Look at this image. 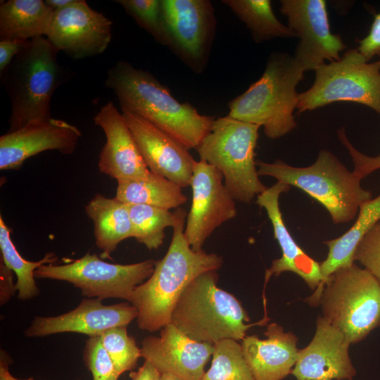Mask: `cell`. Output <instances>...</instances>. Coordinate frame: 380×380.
Segmentation results:
<instances>
[{"mask_svg":"<svg viewBox=\"0 0 380 380\" xmlns=\"http://www.w3.org/2000/svg\"><path fill=\"white\" fill-rule=\"evenodd\" d=\"M105 84L122 110L145 119L189 150L197 148L215 120L190 103L179 102L153 75L125 61L110 68Z\"/></svg>","mask_w":380,"mask_h":380,"instance_id":"1","label":"cell"},{"mask_svg":"<svg viewBox=\"0 0 380 380\" xmlns=\"http://www.w3.org/2000/svg\"><path fill=\"white\" fill-rule=\"evenodd\" d=\"M170 244L164 257L155 261L151 277L137 286L130 303L138 312V327L155 332L171 323L172 311L187 285L201 274L219 270L222 256L201 250L194 251L187 242L184 226L186 213L178 208Z\"/></svg>","mask_w":380,"mask_h":380,"instance_id":"2","label":"cell"},{"mask_svg":"<svg viewBox=\"0 0 380 380\" xmlns=\"http://www.w3.org/2000/svg\"><path fill=\"white\" fill-rule=\"evenodd\" d=\"M217 281V270L203 272L193 279L177 302L171 323L191 339L214 345L226 339L241 341L249 328L270 321L263 317L249 323L241 303L219 288Z\"/></svg>","mask_w":380,"mask_h":380,"instance_id":"3","label":"cell"},{"mask_svg":"<svg viewBox=\"0 0 380 380\" xmlns=\"http://www.w3.org/2000/svg\"><path fill=\"white\" fill-rule=\"evenodd\" d=\"M305 72L293 56L272 53L261 77L229 102L228 115L263 127L270 139L282 137L297 126L293 116L298 103L296 87Z\"/></svg>","mask_w":380,"mask_h":380,"instance_id":"4","label":"cell"},{"mask_svg":"<svg viewBox=\"0 0 380 380\" xmlns=\"http://www.w3.org/2000/svg\"><path fill=\"white\" fill-rule=\"evenodd\" d=\"M58 52L44 36L29 40L1 75L11 103L8 132L51 118L50 101L61 74Z\"/></svg>","mask_w":380,"mask_h":380,"instance_id":"5","label":"cell"},{"mask_svg":"<svg viewBox=\"0 0 380 380\" xmlns=\"http://www.w3.org/2000/svg\"><path fill=\"white\" fill-rule=\"evenodd\" d=\"M259 176H270L296 186L321 203L335 224L353 220L360 205L372 198V193L360 185L361 178L350 172L336 156L319 151L315 162L303 167L281 161H256Z\"/></svg>","mask_w":380,"mask_h":380,"instance_id":"6","label":"cell"},{"mask_svg":"<svg viewBox=\"0 0 380 380\" xmlns=\"http://www.w3.org/2000/svg\"><path fill=\"white\" fill-rule=\"evenodd\" d=\"M260 127L229 115L218 118L196 149L200 160L221 172L235 201L248 203L267 189L259 179L255 160Z\"/></svg>","mask_w":380,"mask_h":380,"instance_id":"7","label":"cell"},{"mask_svg":"<svg viewBox=\"0 0 380 380\" xmlns=\"http://www.w3.org/2000/svg\"><path fill=\"white\" fill-rule=\"evenodd\" d=\"M319 305L321 316L351 344L362 341L380 326V284L355 263L329 276Z\"/></svg>","mask_w":380,"mask_h":380,"instance_id":"8","label":"cell"},{"mask_svg":"<svg viewBox=\"0 0 380 380\" xmlns=\"http://www.w3.org/2000/svg\"><path fill=\"white\" fill-rule=\"evenodd\" d=\"M315 72L312 86L299 93L298 113L334 102L350 101L367 106L380 114L379 61L370 62L357 49H351L340 60L324 63Z\"/></svg>","mask_w":380,"mask_h":380,"instance_id":"9","label":"cell"},{"mask_svg":"<svg viewBox=\"0 0 380 380\" xmlns=\"http://www.w3.org/2000/svg\"><path fill=\"white\" fill-rule=\"evenodd\" d=\"M155 261L148 259L132 264L110 263L88 252L63 265H43L35 270L34 277L67 281L79 289L86 298H120L129 302L136 287L153 272Z\"/></svg>","mask_w":380,"mask_h":380,"instance_id":"10","label":"cell"},{"mask_svg":"<svg viewBox=\"0 0 380 380\" xmlns=\"http://www.w3.org/2000/svg\"><path fill=\"white\" fill-rule=\"evenodd\" d=\"M167 46L193 72L206 68L217 20L209 0H162Z\"/></svg>","mask_w":380,"mask_h":380,"instance_id":"11","label":"cell"},{"mask_svg":"<svg viewBox=\"0 0 380 380\" xmlns=\"http://www.w3.org/2000/svg\"><path fill=\"white\" fill-rule=\"evenodd\" d=\"M280 4L288 27L299 39L293 56L305 71L340 60L346 45L331 32L324 0H281Z\"/></svg>","mask_w":380,"mask_h":380,"instance_id":"12","label":"cell"},{"mask_svg":"<svg viewBox=\"0 0 380 380\" xmlns=\"http://www.w3.org/2000/svg\"><path fill=\"white\" fill-rule=\"evenodd\" d=\"M223 175L213 165L195 161L190 182L192 201L184 229L194 251H200L206 239L225 222L234 218L235 200L223 183Z\"/></svg>","mask_w":380,"mask_h":380,"instance_id":"13","label":"cell"},{"mask_svg":"<svg viewBox=\"0 0 380 380\" xmlns=\"http://www.w3.org/2000/svg\"><path fill=\"white\" fill-rule=\"evenodd\" d=\"M112 22L84 0L54 11L46 37L58 51L80 59L103 53L110 42Z\"/></svg>","mask_w":380,"mask_h":380,"instance_id":"14","label":"cell"},{"mask_svg":"<svg viewBox=\"0 0 380 380\" xmlns=\"http://www.w3.org/2000/svg\"><path fill=\"white\" fill-rule=\"evenodd\" d=\"M137 315V310L129 302L106 305L101 299L84 297L68 312L54 317H34L24 334L28 338L66 332L99 336L109 329L127 327Z\"/></svg>","mask_w":380,"mask_h":380,"instance_id":"15","label":"cell"},{"mask_svg":"<svg viewBox=\"0 0 380 380\" xmlns=\"http://www.w3.org/2000/svg\"><path fill=\"white\" fill-rule=\"evenodd\" d=\"M350 343L321 315L314 336L299 349L291 374L296 380H353L357 374L350 355Z\"/></svg>","mask_w":380,"mask_h":380,"instance_id":"16","label":"cell"},{"mask_svg":"<svg viewBox=\"0 0 380 380\" xmlns=\"http://www.w3.org/2000/svg\"><path fill=\"white\" fill-rule=\"evenodd\" d=\"M122 115L149 170L181 187L190 186L196 160L189 149L139 115L125 110Z\"/></svg>","mask_w":380,"mask_h":380,"instance_id":"17","label":"cell"},{"mask_svg":"<svg viewBox=\"0 0 380 380\" xmlns=\"http://www.w3.org/2000/svg\"><path fill=\"white\" fill-rule=\"evenodd\" d=\"M214 351V345L194 341L172 323L163 327L158 336L141 342V357L161 374L171 373L182 380H200Z\"/></svg>","mask_w":380,"mask_h":380,"instance_id":"18","label":"cell"},{"mask_svg":"<svg viewBox=\"0 0 380 380\" xmlns=\"http://www.w3.org/2000/svg\"><path fill=\"white\" fill-rule=\"evenodd\" d=\"M81 137L77 127L52 118L8 132L0 137V170H18L27 159L45 151L70 155Z\"/></svg>","mask_w":380,"mask_h":380,"instance_id":"19","label":"cell"},{"mask_svg":"<svg viewBox=\"0 0 380 380\" xmlns=\"http://www.w3.org/2000/svg\"><path fill=\"white\" fill-rule=\"evenodd\" d=\"M106 138L99 158V171L117 181L146 178L148 168L122 113L112 102L104 105L94 118Z\"/></svg>","mask_w":380,"mask_h":380,"instance_id":"20","label":"cell"},{"mask_svg":"<svg viewBox=\"0 0 380 380\" xmlns=\"http://www.w3.org/2000/svg\"><path fill=\"white\" fill-rule=\"evenodd\" d=\"M291 186L281 182L267 188L257 196L256 203L265 209L272 223L274 239H277L281 256L272 262L265 274L262 291L264 311H266V285L272 276H279L284 272H292L300 277L308 287L315 291L322 281L319 262L308 255L294 241L283 220L279 208L280 194L288 191Z\"/></svg>","mask_w":380,"mask_h":380,"instance_id":"21","label":"cell"},{"mask_svg":"<svg viewBox=\"0 0 380 380\" xmlns=\"http://www.w3.org/2000/svg\"><path fill=\"white\" fill-rule=\"evenodd\" d=\"M264 335L265 339L246 335L241 341L245 360L255 380H283L296 363L298 338L276 322L267 326Z\"/></svg>","mask_w":380,"mask_h":380,"instance_id":"22","label":"cell"},{"mask_svg":"<svg viewBox=\"0 0 380 380\" xmlns=\"http://www.w3.org/2000/svg\"><path fill=\"white\" fill-rule=\"evenodd\" d=\"M380 221V194L363 202L353 226L341 236L324 241L329 248L327 258L319 262L322 281L313 293L305 299L311 306L319 305L320 296L329 276L341 267L352 265L355 250L365 236Z\"/></svg>","mask_w":380,"mask_h":380,"instance_id":"23","label":"cell"},{"mask_svg":"<svg viewBox=\"0 0 380 380\" xmlns=\"http://www.w3.org/2000/svg\"><path fill=\"white\" fill-rule=\"evenodd\" d=\"M84 209L93 222L95 242L102 251L101 258H110L121 241L133 237L127 205L115 197L108 198L96 194Z\"/></svg>","mask_w":380,"mask_h":380,"instance_id":"24","label":"cell"},{"mask_svg":"<svg viewBox=\"0 0 380 380\" xmlns=\"http://www.w3.org/2000/svg\"><path fill=\"white\" fill-rule=\"evenodd\" d=\"M54 10L42 0H9L0 6V40L46 36Z\"/></svg>","mask_w":380,"mask_h":380,"instance_id":"25","label":"cell"},{"mask_svg":"<svg viewBox=\"0 0 380 380\" xmlns=\"http://www.w3.org/2000/svg\"><path fill=\"white\" fill-rule=\"evenodd\" d=\"M117 182L115 197L128 205H147L170 210L180 208L187 201L182 187L152 172L144 179Z\"/></svg>","mask_w":380,"mask_h":380,"instance_id":"26","label":"cell"},{"mask_svg":"<svg viewBox=\"0 0 380 380\" xmlns=\"http://www.w3.org/2000/svg\"><path fill=\"white\" fill-rule=\"evenodd\" d=\"M222 2L246 25L256 43L275 38L296 37L288 25L277 18L270 0H223Z\"/></svg>","mask_w":380,"mask_h":380,"instance_id":"27","label":"cell"},{"mask_svg":"<svg viewBox=\"0 0 380 380\" xmlns=\"http://www.w3.org/2000/svg\"><path fill=\"white\" fill-rule=\"evenodd\" d=\"M0 249L1 259L16 275L15 287L18 291V298L27 300L38 296L39 289L35 283L34 272L43 265L56 264L58 260L57 255L53 252H49L38 261H29L23 258L13 243L11 229L5 224L1 215H0Z\"/></svg>","mask_w":380,"mask_h":380,"instance_id":"28","label":"cell"},{"mask_svg":"<svg viewBox=\"0 0 380 380\" xmlns=\"http://www.w3.org/2000/svg\"><path fill=\"white\" fill-rule=\"evenodd\" d=\"M133 228V237L148 249H158L163 245L165 229L173 227L178 218V210H169L141 204H127Z\"/></svg>","mask_w":380,"mask_h":380,"instance_id":"29","label":"cell"},{"mask_svg":"<svg viewBox=\"0 0 380 380\" xmlns=\"http://www.w3.org/2000/svg\"><path fill=\"white\" fill-rule=\"evenodd\" d=\"M212 363L200 380H255L239 341L226 339L214 344Z\"/></svg>","mask_w":380,"mask_h":380,"instance_id":"30","label":"cell"},{"mask_svg":"<svg viewBox=\"0 0 380 380\" xmlns=\"http://www.w3.org/2000/svg\"><path fill=\"white\" fill-rule=\"evenodd\" d=\"M100 338L120 375L136 368L141 357V348L137 347L134 337L128 335L127 326L109 329Z\"/></svg>","mask_w":380,"mask_h":380,"instance_id":"31","label":"cell"},{"mask_svg":"<svg viewBox=\"0 0 380 380\" xmlns=\"http://www.w3.org/2000/svg\"><path fill=\"white\" fill-rule=\"evenodd\" d=\"M127 15L162 45H167L162 0H118Z\"/></svg>","mask_w":380,"mask_h":380,"instance_id":"32","label":"cell"},{"mask_svg":"<svg viewBox=\"0 0 380 380\" xmlns=\"http://www.w3.org/2000/svg\"><path fill=\"white\" fill-rule=\"evenodd\" d=\"M83 359L93 380H118L120 376L102 345L100 336L89 337L86 341Z\"/></svg>","mask_w":380,"mask_h":380,"instance_id":"33","label":"cell"},{"mask_svg":"<svg viewBox=\"0 0 380 380\" xmlns=\"http://www.w3.org/2000/svg\"><path fill=\"white\" fill-rule=\"evenodd\" d=\"M354 261L359 262L380 284V221L358 244Z\"/></svg>","mask_w":380,"mask_h":380,"instance_id":"34","label":"cell"},{"mask_svg":"<svg viewBox=\"0 0 380 380\" xmlns=\"http://www.w3.org/2000/svg\"><path fill=\"white\" fill-rule=\"evenodd\" d=\"M338 137L350 155L354 164L353 171L361 179L380 169V154L376 156H369L359 151L349 141L344 128L338 129Z\"/></svg>","mask_w":380,"mask_h":380,"instance_id":"35","label":"cell"},{"mask_svg":"<svg viewBox=\"0 0 380 380\" xmlns=\"http://www.w3.org/2000/svg\"><path fill=\"white\" fill-rule=\"evenodd\" d=\"M358 44L357 49L367 61L376 56L380 61V12L374 15L368 34Z\"/></svg>","mask_w":380,"mask_h":380,"instance_id":"36","label":"cell"},{"mask_svg":"<svg viewBox=\"0 0 380 380\" xmlns=\"http://www.w3.org/2000/svg\"><path fill=\"white\" fill-rule=\"evenodd\" d=\"M27 41L0 40V75L8 68L13 58L25 47Z\"/></svg>","mask_w":380,"mask_h":380,"instance_id":"37","label":"cell"},{"mask_svg":"<svg viewBox=\"0 0 380 380\" xmlns=\"http://www.w3.org/2000/svg\"><path fill=\"white\" fill-rule=\"evenodd\" d=\"M15 284L13 282V271L8 269L0 259V303L6 304L15 294Z\"/></svg>","mask_w":380,"mask_h":380,"instance_id":"38","label":"cell"},{"mask_svg":"<svg viewBox=\"0 0 380 380\" xmlns=\"http://www.w3.org/2000/svg\"><path fill=\"white\" fill-rule=\"evenodd\" d=\"M131 380H160L161 373L148 361L144 360L137 371H131Z\"/></svg>","mask_w":380,"mask_h":380,"instance_id":"39","label":"cell"},{"mask_svg":"<svg viewBox=\"0 0 380 380\" xmlns=\"http://www.w3.org/2000/svg\"><path fill=\"white\" fill-rule=\"evenodd\" d=\"M12 363L10 355L4 350H0V380H15L9 371V366Z\"/></svg>","mask_w":380,"mask_h":380,"instance_id":"40","label":"cell"},{"mask_svg":"<svg viewBox=\"0 0 380 380\" xmlns=\"http://www.w3.org/2000/svg\"><path fill=\"white\" fill-rule=\"evenodd\" d=\"M77 0H46L45 2L51 7L54 11L58 9H62L68 7L75 3Z\"/></svg>","mask_w":380,"mask_h":380,"instance_id":"41","label":"cell"},{"mask_svg":"<svg viewBox=\"0 0 380 380\" xmlns=\"http://www.w3.org/2000/svg\"><path fill=\"white\" fill-rule=\"evenodd\" d=\"M160 380H182V379L173 374L163 373L161 374Z\"/></svg>","mask_w":380,"mask_h":380,"instance_id":"42","label":"cell"},{"mask_svg":"<svg viewBox=\"0 0 380 380\" xmlns=\"http://www.w3.org/2000/svg\"><path fill=\"white\" fill-rule=\"evenodd\" d=\"M15 380H34L32 377H30L28 379H17L15 377Z\"/></svg>","mask_w":380,"mask_h":380,"instance_id":"43","label":"cell"},{"mask_svg":"<svg viewBox=\"0 0 380 380\" xmlns=\"http://www.w3.org/2000/svg\"><path fill=\"white\" fill-rule=\"evenodd\" d=\"M77 380H80V379H77Z\"/></svg>","mask_w":380,"mask_h":380,"instance_id":"44","label":"cell"}]
</instances>
